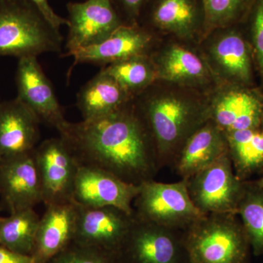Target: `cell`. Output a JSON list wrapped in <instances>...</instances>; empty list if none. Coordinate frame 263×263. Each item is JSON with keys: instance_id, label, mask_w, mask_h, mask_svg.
I'll use <instances>...</instances> for the list:
<instances>
[{"instance_id": "44dd1931", "label": "cell", "mask_w": 263, "mask_h": 263, "mask_svg": "<svg viewBox=\"0 0 263 263\" xmlns=\"http://www.w3.org/2000/svg\"><path fill=\"white\" fill-rule=\"evenodd\" d=\"M227 153L226 134L209 119L189 138L173 168L181 179L186 180Z\"/></svg>"}, {"instance_id": "cb8c5ba5", "label": "cell", "mask_w": 263, "mask_h": 263, "mask_svg": "<svg viewBox=\"0 0 263 263\" xmlns=\"http://www.w3.org/2000/svg\"><path fill=\"white\" fill-rule=\"evenodd\" d=\"M40 219L34 209L10 213L9 216L0 218V246L32 256Z\"/></svg>"}, {"instance_id": "5b68a950", "label": "cell", "mask_w": 263, "mask_h": 263, "mask_svg": "<svg viewBox=\"0 0 263 263\" xmlns=\"http://www.w3.org/2000/svg\"><path fill=\"white\" fill-rule=\"evenodd\" d=\"M133 209L138 220L181 232L205 216L192 200L184 179L142 183Z\"/></svg>"}, {"instance_id": "d590c367", "label": "cell", "mask_w": 263, "mask_h": 263, "mask_svg": "<svg viewBox=\"0 0 263 263\" xmlns=\"http://www.w3.org/2000/svg\"></svg>"}, {"instance_id": "83f0119b", "label": "cell", "mask_w": 263, "mask_h": 263, "mask_svg": "<svg viewBox=\"0 0 263 263\" xmlns=\"http://www.w3.org/2000/svg\"><path fill=\"white\" fill-rule=\"evenodd\" d=\"M252 48L258 86L263 92V0H254L248 15L242 23Z\"/></svg>"}, {"instance_id": "2e32d148", "label": "cell", "mask_w": 263, "mask_h": 263, "mask_svg": "<svg viewBox=\"0 0 263 263\" xmlns=\"http://www.w3.org/2000/svg\"><path fill=\"white\" fill-rule=\"evenodd\" d=\"M18 98L43 122L58 129L66 122L51 83L37 57L18 59L15 75Z\"/></svg>"}, {"instance_id": "e575fe53", "label": "cell", "mask_w": 263, "mask_h": 263, "mask_svg": "<svg viewBox=\"0 0 263 263\" xmlns=\"http://www.w3.org/2000/svg\"><path fill=\"white\" fill-rule=\"evenodd\" d=\"M260 128L263 130V119H262V124H261Z\"/></svg>"}, {"instance_id": "7402d4cb", "label": "cell", "mask_w": 263, "mask_h": 263, "mask_svg": "<svg viewBox=\"0 0 263 263\" xmlns=\"http://www.w3.org/2000/svg\"><path fill=\"white\" fill-rule=\"evenodd\" d=\"M133 100L102 69L81 88L77 95V106L83 119L90 120L114 113Z\"/></svg>"}, {"instance_id": "8992f818", "label": "cell", "mask_w": 263, "mask_h": 263, "mask_svg": "<svg viewBox=\"0 0 263 263\" xmlns=\"http://www.w3.org/2000/svg\"><path fill=\"white\" fill-rule=\"evenodd\" d=\"M205 38L210 41L203 57L216 81L223 86H257L252 48L243 24L216 29Z\"/></svg>"}, {"instance_id": "ba28073f", "label": "cell", "mask_w": 263, "mask_h": 263, "mask_svg": "<svg viewBox=\"0 0 263 263\" xmlns=\"http://www.w3.org/2000/svg\"><path fill=\"white\" fill-rule=\"evenodd\" d=\"M138 24L157 36L195 41L203 40L205 13L201 0H148Z\"/></svg>"}, {"instance_id": "7a4b0ae2", "label": "cell", "mask_w": 263, "mask_h": 263, "mask_svg": "<svg viewBox=\"0 0 263 263\" xmlns=\"http://www.w3.org/2000/svg\"><path fill=\"white\" fill-rule=\"evenodd\" d=\"M155 147L160 168L174 167L190 136L209 120V101L179 91L163 93L152 86L134 99Z\"/></svg>"}, {"instance_id": "7c38bea8", "label": "cell", "mask_w": 263, "mask_h": 263, "mask_svg": "<svg viewBox=\"0 0 263 263\" xmlns=\"http://www.w3.org/2000/svg\"><path fill=\"white\" fill-rule=\"evenodd\" d=\"M140 185L132 184L94 166L79 164L71 200L85 207L111 206L133 215Z\"/></svg>"}, {"instance_id": "277c9868", "label": "cell", "mask_w": 263, "mask_h": 263, "mask_svg": "<svg viewBox=\"0 0 263 263\" xmlns=\"http://www.w3.org/2000/svg\"><path fill=\"white\" fill-rule=\"evenodd\" d=\"M189 263H251L250 243L236 214H208L182 231Z\"/></svg>"}, {"instance_id": "f546056e", "label": "cell", "mask_w": 263, "mask_h": 263, "mask_svg": "<svg viewBox=\"0 0 263 263\" xmlns=\"http://www.w3.org/2000/svg\"><path fill=\"white\" fill-rule=\"evenodd\" d=\"M148 0H111L123 24H138V19Z\"/></svg>"}, {"instance_id": "52a82bcc", "label": "cell", "mask_w": 263, "mask_h": 263, "mask_svg": "<svg viewBox=\"0 0 263 263\" xmlns=\"http://www.w3.org/2000/svg\"><path fill=\"white\" fill-rule=\"evenodd\" d=\"M186 181L192 200L202 214H236L245 181L235 176L229 153Z\"/></svg>"}, {"instance_id": "484cf974", "label": "cell", "mask_w": 263, "mask_h": 263, "mask_svg": "<svg viewBox=\"0 0 263 263\" xmlns=\"http://www.w3.org/2000/svg\"><path fill=\"white\" fill-rule=\"evenodd\" d=\"M236 214L240 218L252 253L263 256V189L253 180L245 181Z\"/></svg>"}, {"instance_id": "5bb4252c", "label": "cell", "mask_w": 263, "mask_h": 263, "mask_svg": "<svg viewBox=\"0 0 263 263\" xmlns=\"http://www.w3.org/2000/svg\"><path fill=\"white\" fill-rule=\"evenodd\" d=\"M263 92L258 86H224L209 100V119L223 133L260 127Z\"/></svg>"}, {"instance_id": "4316f807", "label": "cell", "mask_w": 263, "mask_h": 263, "mask_svg": "<svg viewBox=\"0 0 263 263\" xmlns=\"http://www.w3.org/2000/svg\"><path fill=\"white\" fill-rule=\"evenodd\" d=\"M254 0H201L205 13L204 38L216 29L245 22Z\"/></svg>"}, {"instance_id": "e0dca14e", "label": "cell", "mask_w": 263, "mask_h": 263, "mask_svg": "<svg viewBox=\"0 0 263 263\" xmlns=\"http://www.w3.org/2000/svg\"><path fill=\"white\" fill-rule=\"evenodd\" d=\"M0 195L10 213L34 209L43 202L33 152L0 160Z\"/></svg>"}, {"instance_id": "3957f363", "label": "cell", "mask_w": 263, "mask_h": 263, "mask_svg": "<svg viewBox=\"0 0 263 263\" xmlns=\"http://www.w3.org/2000/svg\"><path fill=\"white\" fill-rule=\"evenodd\" d=\"M63 37L29 0H0V57L61 53Z\"/></svg>"}, {"instance_id": "ac0fdd59", "label": "cell", "mask_w": 263, "mask_h": 263, "mask_svg": "<svg viewBox=\"0 0 263 263\" xmlns=\"http://www.w3.org/2000/svg\"><path fill=\"white\" fill-rule=\"evenodd\" d=\"M151 57L157 81L195 89L215 80L204 57L179 43L154 51Z\"/></svg>"}, {"instance_id": "ffe728a7", "label": "cell", "mask_w": 263, "mask_h": 263, "mask_svg": "<svg viewBox=\"0 0 263 263\" xmlns=\"http://www.w3.org/2000/svg\"><path fill=\"white\" fill-rule=\"evenodd\" d=\"M40 122L18 98L0 103V160L33 152Z\"/></svg>"}, {"instance_id": "d6a6232c", "label": "cell", "mask_w": 263, "mask_h": 263, "mask_svg": "<svg viewBox=\"0 0 263 263\" xmlns=\"http://www.w3.org/2000/svg\"><path fill=\"white\" fill-rule=\"evenodd\" d=\"M254 182L259 187L263 189V173L262 174L259 175L258 179L254 180Z\"/></svg>"}, {"instance_id": "d4e9b609", "label": "cell", "mask_w": 263, "mask_h": 263, "mask_svg": "<svg viewBox=\"0 0 263 263\" xmlns=\"http://www.w3.org/2000/svg\"><path fill=\"white\" fill-rule=\"evenodd\" d=\"M115 79L131 98L139 96L157 81L151 55L131 57L105 66L103 68Z\"/></svg>"}, {"instance_id": "4fadbf2b", "label": "cell", "mask_w": 263, "mask_h": 263, "mask_svg": "<svg viewBox=\"0 0 263 263\" xmlns=\"http://www.w3.org/2000/svg\"><path fill=\"white\" fill-rule=\"evenodd\" d=\"M67 9L69 28L65 43L67 52L62 57L103 42L123 25L111 0L69 3Z\"/></svg>"}, {"instance_id": "9c48e42d", "label": "cell", "mask_w": 263, "mask_h": 263, "mask_svg": "<svg viewBox=\"0 0 263 263\" xmlns=\"http://www.w3.org/2000/svg\"><path fill=\"white\" fill-rule=\"evenodd\" d=\"M43 203L70 202L79 163L61 137L45 140L33 151Z\"/></svg>"}, {"instance_id": "30bf717a", "label": "cell", "mask_w": 263, "mask_h": 263, "mask_svg": "<svg viewBox=\"0 0 263 263\" xmlns=\"http://www.w3.org/2000/svg\"><path fill=\"white\" fill-rule=\"evenodd\" d=\"M76 205L77 222L72 243L119 255L136 221L135 214L115 207Z\"/></svg>"}, {"instance_id": "603a6c76", "label": "cell", "mask_w": 263, "mask_h": 263, "mask_svg": "<svg viewBox=\"0 0 263 263\" xmlns=\"http://www.w3.org/2000/svg\"><path fill=\"white\" fill-rule=\"evenodd\" d=\"M235 176L241 181L263 173V130L259 128L224 133Z\"/></svg>"}, {"instance_id": "836d02e7", "label": "cell", "mask_w": 263, "mask_h": 263, "mask_svg": "<svg viewBox=\"0 0 263 263\" xmlns=\"http://www.w3.org/2000/svg\"><path fill=\"white\" fill-rule=\"evenodd\" d=\"M116 263H127L125 261L123 260V259H121L120 257H119V256H118V259L117 260V262Z\"/></svg>"}, {"instance_id": "4dcf8cb0", "label": "cell", "mask_w": 263, "mask_h": 263, "mask_svg": "<svg viewBox=\"0 0 263 263\" xmlns=\"http://www.w3.org/2000/svg\"><path fill=\"white\" fill-rule=\"evenodd\" d=\"M29 1L37 8L43 16L53 27L60 29L62 25L68 26L67 19L57 15L53 8L50 6L48 0H29Z\"/></svg>"}, {"instance_id": "1f68e13d", "label": "cell", "mask_w": 263, "mask_h": 263, "mask_svg": "<svg viewBox=\"0 0 263 263\" xmlns=\"http://www.w3.org/2000/svg\"><path fill=\"white\" fill-rule=\"evenodd\" d=\"M0 263H35L32 256L13 252L0 246Z\"/></svg>"}, {"instance_id": "f1b7e54d", "label": "cell", "mask_w": 263, "mask_h": 263, "mask_svg": "<svg viewBox=\"0 0 263 263\" xmlns=\"http://www.w3.org/2000/svg\"><path fill=\"white\" fill-rule=\"evenodd\" d=\"M118 254L72 243L48 263H116Z\"/></svg>"}, {"instance_id": "6da1fadb", "label": "cell", "mask_w": 263, "mask_h": 263, "mask_svg": "<svg viewBox=\"0 0 263 263\" xmlns=\"http://www.w3.org/2000/svg\"><path fill=\"white\" fill-rule=\"evenodd\" d=\"M57 130L79 164L108 171L125 182L141 185L154 180L160 170L134 100L105 117L66 121Z\"/></svg>"}, {"instance_id": "d6986e66", "label": "cell", "mask_w": 263, "mask_h": 263, "mask_svg": "<svg viewBox=\"0 0 263 263\" xmlns=\"http://www.w3.org/2000/svg\"><path fill=\"white\" fill-rule=\"evenodd\" d=\"M73 202L53 204L40 219L32 257L35 263H48L73 242L77 222Z\"/></svg>"}, {"instance_id": "8fae6325", "label": "cell", "mask_w": 263, "mask_h": 263, "mask_svg": "<svg viewBox=\"0 0 263 263\" xmlns=\"http://www.w3.org/2000/svg\"><path fill=\"white\" fill-rule=\"evenodd\" d=\"M119 256L127 263H189L182 232L136 218Z\"/></svg>"}, {"instance_id": "9a60e30c", "label": "cell", "mask_w": 263, "mask_h": 263, "mask_svg": "<svg viewBox=\"0 0 263 263\" xmlns=\"http://www.w3.org/2000/svg\"><path fill=\"white\" fill-rule=\"evenodd\" d=\"M158 36L139 24H123L103 42L65 55L77 64L108 65L137 56L151 55Z\"/></svg>"}]
</instances>
